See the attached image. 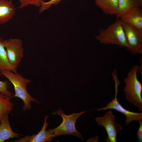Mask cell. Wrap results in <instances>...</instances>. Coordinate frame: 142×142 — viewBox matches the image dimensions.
I'll list each match as a JSON object with an SVG mask.
<instances>
[{
    "label": "cell",
    "instance_id": "cell-6",
    "mask_svg": "<svg viewBox=\"0 0 142 142\" xmlns=\"http://www.w3.org/2000/svg\"><path fill=\"white\" fill-rule=\"evenodd\" d=\"M122 25L127 50L133 54H142V31L127 23L123 22Z\"/></svg>",
    "mask_w": 142,
    "mask_h": 142
},
{
    "label": "cell",
    "instance_id": "cell-1",
    "mask_svg": "<svg viewBox=\"0 0 142 142\" xmlns=\"http://www.w3.org/2000/svg\"><path fill=\"white\" fill-rule=\"evenodd\" d=\"M138 65H134L127 73L123 90L126 100L142 112V84L138 78Z\"/></svg>",
    "mask_w": 142,
    "mask_h": 142
},
{
    "label": "cell",
    "instance_id": "cell-23",
    "mask_svg": "<svg viewBox=\"0 0 142 142\" xmlns=\"http://www.w3.org/2000/svg\"><path fill=\"white\" fill-rule=\"evenodd\" d=\"M1 75V73H0V75Z\"/></svg>",
    "mask_w": 142,
    "mask_h": 142
},
{
    "label": "cell",
    "instance_id": "cell-8",
    "mask_svg": "<svg viewBox=\"0 0 142 142\" xmlns=\"http://www.w3.org/2000/svg\"><path fill=\"white\" fill-rule=\"evenodd\" d=\"M115 97L106 106L96 109L98 111L108 109H113L124 114L125 116V120L126 126L128 125L133 121L138 122L142 120V113L136 112L129 111L125 108L118 101L117 98L118 88H115Z\"/></svg>",
    "mask_w": 142,
    "mask_h": 142
},
{
    "label": "cell",
    "instance_id": "cell-15",
    "mask_svg": "<svg viewBox=\"0 0 142 142\" xmlns=\"http://www.w3.org/2000/svg\"><path fill=\"white\" fill-rule=\"evenodd\" d=\"M11 98L0 92V122L5 115L10 114L14 109Z\"/></svg>",
    "mask_w": 142,
    "mask_h": 142
},
{
    "label": "cell",
    "instance_id": "cell-20",
    "mask_svg": "<svg viewBox=\"0 0 142 142\" xmlns=\"http://www.w3.org/2000/svg\"><path fill=\"white\" fill-rule=\"evenodd\" d=\"M139 127L136 133V138L139 142L142 141V120L139 121Z\"/></svg>",
    "mask_w": 142,
    "mask_h": 142
},
{
    "label": "cell",
    "instance_id": "cell-11",
    "mask_svg": "<svg viewBox=\"0 0 142 142\" xmlns=\"http://www.w3.org/2000/svg\"><path fill=\"white\" fill-rule=\"evenodd\" d=\"M16 13V8L12 0H0V25L8 22Z\"/></svg>",
    "mask_w": 142,
    "mask_h": 142
},
{
    "label": "cell",
    "instance_id": "cell-10",
    "mask_svg": "<svg viewBox=\"0 0 142 142\" xmlns=\"http://www.w3.org/2000/svg\"><path fill=\"white\" fill-rule=\"evenodd\" d=\"M120 18L123 22L130 24L142 31V10L140 7L130 9Z\"/></svg>",
    "mask_w": 142,
    "mask_h": 142
},
{
    "label": "cell",
    "instance_id": "cell-5",
    "mask_svg": "<svg viewBox=\"0 0 142 142\" xmlns=\"http://www.w3.org/2000/svg\"><path fill=\"white\" fill-rule=\"evenodd\" d=\"M98 125L103 127L107 134L106 142H116L117 136L122 129V126L116 122L115 116L111 110L103 116L95 118Z\"/></svg>",
    "mask_w": 142,
    "mask_h": 142
},
{
    "label": "cell",
    "instance_id": "cell-13",
    "mask_svg": "<svg viewBox=\"0 0 142 142\" xmlns=\"http://www.w3.org/2000/svg\"><path fill=\"white\" fill-rule=\"evenodd\" d=\"M95 3L106 14L116 15L118 0H94Z\"/></svg>",
    "mask_w": 142,
    "mask_h": 142
},
{
    "label": "cell",
    "instance_id": "cell-3",
    "mask_svg": "<svg viewBox=\"0 0 142 142\" xmlns=\"http://www.w3.org/2000/svg\"><path fill=\"white\" fill-rule=\"evenodd\" d=\"M123 22L118 20L105 29H100L99 34L95 38L104 45L115 44L126 48L127 44Z\"/></svg>",
    "mask_w": 142,
    "mask_h": 142
},
{
    "label": "cell",
    "instance_id": "cell-7",
    "mask_svg": "<svg viewBox=\"0 0 142 142\" xmlns=\"http://www.w3.org/2000/svg\"><path fill=\"white\" fill-rule=\"evenodd\" d=\"M4 45L10 62L17 69L24 57V49L22 40L9 38L4 40Z\"/></svg>",
    "mask_w": 142,
    "mask_h": 142
},
{
    "label": "cell",
    "instance_id": "cell-4",
    "mask_svg": "<svg viewBox=\"0 0 142 142\" xmlns=\"http://www.w3.org/2000/svg\"><path fill=\"white\" fill-rule=\"evenodd\" d=\"M87 111H82L79 113H73L71 114H65L61 109L52 113L54 115H58L61 116L62 121L58 126L54 129L50 128L53 137L63 135H69L75 136L83 140L84 138L81 134L77 130L75 123L78 118L85 113Z\"/></svg>",
    "mask_w": 142,
    "mask_h": 142
},
{
    "label": "cell",
    "instance_id": "cell-9",
    "mask_svg": "<svg viewBox=\"0 0 142 142\" xmlns=\"http://www.w3.org/2000/svg\"><path fill=\"white\" fill-rule=\"evenodd\" d=\"M50 115L45 116L43 125L40 131L36 134H33L32 135H26L20 138L14 142H50L54 138L53 135L49 129L47 130L46 128L49 123L47 121Z\"/></svg>",
    "mask_w": 142,
    "mask_h": 142
},
{
    "label": "cell",
    "instance_id": "cell-17",
    "mask_svg": "<svg viewBox=\"0 0 142 142\" xmlns=\"http://www.w3.org/2000/svg\"><path fill=\"white\" fill-rule=\"evenodd\" d=\"M20 5L18 7L19 8H25L29 5L36 7H39L41 2L44 0H18Z\"/></svg>",
    "mask_w": 142,
    "mask_h": 142
},
{
    "label": "cell",
    "instance_id": "cell-21",
    "mask_svg": "<svg viewBox=\"0 0 142 142\" xmlns=\"http://www.w3.org/2000/svg\"><path fill=\"white\" fill-rule=\"evenodd\" d=\"M140 64L138 65V73L142 75V57L141 56L140 59Z\"/></svg>",
    "mask_w": 142,
    "mask_h": 142
},
{
    "label": "cell",
    "instance_id": "cell-16",
    "mask_svg": "<svg viewBox=\"0 0 142 142\" xmlns=\"http://www.w3.org/2000/svg\"><path fill=\"white\" fill-rule=\"evenodd\" d=\"M118 8L116 15L118 19L130 9L135 7H141L142 3L139 0H118Z\"/></svg>",
    "mask_w": 142,
    "mask_h": 142
},
{
    "label": "cell",
    "instance_id": "cell-2",
    "mask_svg": "<svg viewBox=\"0 0 142 142\" xmlns=\"http://www.w3.org/2000/svg\"><path fill=\"white\" fill-rule=\"evenodd\" d=\"M1 74L7 78L13 85L15 92L13 97L21 99L24 102L22 109L24 111L31 110V102L37 103L39 102L32 97L27 89V85L31 80L26 78L20 74L9 70H5L0 72Z\"/></svg>",
    "mask_w": 142,
    "mask_h": 142
},
{
    "label": "cell",
    "instance_id": "cell-12",
    "mask_svg": "<svg viewBox=\"0 0 142 142\" xmlns=\"http://www.w3.org/2000/svg\"><path fill=\"white\" fill-rule=\"evenodd\" d=\"M22 135L14 132L9 123L8 114L5 115L0 122V142H3L10 138H18Z\"/></svg>",
    "mask_w": 142,
    "mask_h": 142
},
{
    "label": "cell",
    "instance_id": "cell-14",
    "mask_svg": "<svg viewBox=\"0 0 142 142\" xmlns=\"http://www.w3.org/2000/svg\"><path fill=\"white\" fill-rule=\"evenodd\" d=\"M9 70L17 72V69L10 62L4 45V40L0 37V72Z\"/></svg>",
    "mask_w": 142,
    "mask_h": 142
},
{
    "label": "cell",
    "instance_id": "cell-22",
    "mask_svg": "<svg viewBox=\"0 0 142 142\" xmlns=\"http://www.w3.org/2000/svg\"><path fill=\"white\" fill-rule=\"evenodd\" d=\"M140 1H141V2H142V0H139Z\"/></svg>",
    "mask_w": 142,
    "mask_h": 142
},
{
    "label": "cell",
    "instance_id": "cell-18",
    "mask_svg": "<svg viewBox=\"0 0 142 142\" xmlns=\"http://www.w3.org/2000/svg\"><path fill=\"white\" fill-rule=\"evenodd\" d=\"M62 0H50L47 2L44 1L42 2L39 9V12L42 13L44 11L48 10L52 5H57Z\"/></svg>",
    "mask_w": 142,
    "mask_h": 142
},
{
    "label": "cell",
    "instance_id": "cell-19",
    "mask_svg": "<svg viewBox=\"0 0 142 142\" xmlns=\"http://www.w3.org/2000/svg\"><path fill=\"white\" fill-rule=\"evenodd\" d=\"M9 86V83L8 81H0V92L7 96L11 98L13 94L8 90Z\"/></svg>",
    "mask_w": 142,
    "mask_h": 142
}]
</instances>
